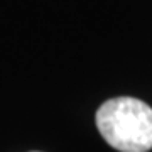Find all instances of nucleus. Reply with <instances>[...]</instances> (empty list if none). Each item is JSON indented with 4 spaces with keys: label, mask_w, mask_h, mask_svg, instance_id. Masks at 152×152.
Instances as JSON below:
<instances>
[{
    "label": "nucleus",
    "mask_w": 152,
    "mask_h": 152,
    "mask_svg": "<svg viewBox=\"0 0 152 152\" xmlns=\"http://www.w3.org/2000/svg\"><path fill=\"white\" fill-rule=\"evenodd\" d=\"M96 127L107 144L120 152L152 149V108L142 100L118 96L105 102L96 112Z\"/></svg>",
    "instance_id": "nucleus-1"
}]
</instances>
